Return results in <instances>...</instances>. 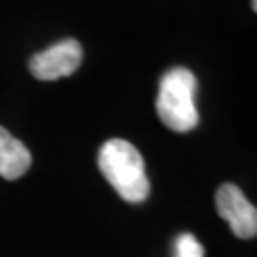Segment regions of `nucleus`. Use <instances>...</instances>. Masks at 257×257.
I'll list each match as a JSON object with an SVG mask.
<instances>
[{
  "label": "nucleus",
  "instance_id": "423d86ee",
  "mask_svg": "<svg viewBox=\"0 0 257 257\" xmlns=\"http://www.w3.org/2000/svg\"><path fill=\"white\" fill-rule=\"evenodd\" d=\"M174 257H204V246L194 234H179L174 242Z\"/></svg>",
  "mask_w": 257,
  "mask_h": 257
},
{
  "label": "nucleus",
  "instance_id": "f257e3e1",
  "mask_svg": "<svg viewBox=\"0 0 257 257\" xmlns=\"http://www.w3.org/2000/svg\"><path fill=\"white\" fill-rule=\"evenodd\" d=\"M103 177L122 200L139 204L147 200L151 185L145 174V162L139 151L126 139H109L97 155Z\"/></svg>",
  "mask_w": 257,
  "mask_h": 257
},
{
  "label": "nucleus",
  "instance_id": "f03ea898",
  "mask_svg": "<svg viewBox=\"0 0 257 257\" xmlns=\"http://www.w3.org/2000/svg\"><path fill=\"white\" fill-rule=\"evenodd\" d=\"M196 90L198 84L194 74L183 67H175L162 76L156 95V114L164 126L177 134H187L198 126Z\"/></svg>",
  "mask_w": 257,
  "mask_h": 257
},
{
  "label": "nucleus",
  "instance_id": "7ed1b4c3",
  "mask_svg": "<svg viewBox=\"0 0 257 257\" xmlns=\"http://www.w3.org/2000/svg\"><path fill=\"white\" fill-rule=\"evenodd\" d=\"M82 63V46L74 40L67 38L48 48L40 54L33 55L29 61L31 74L37 80H57L71 74Z\"/></svg>",
  "mask_w": 257,
  "mask_h": 257
},
{
  "label": "nucleus",
  "instance_id": "20e7f679",
  "mask_svg": "<svg viewBox=\"0 0 257 257\" xmlns=\"http://www.w3.org/2000/svg\"><path fill=\"white\" fill-rule=\"evenodd\" d=\"M215 208L219 217L230 225L234 236L244 240L255 238L257 234V210L244 196L236 185L225 183L215 193Z\"/></svg>",
  "mask_w": 257,
  "mask_h": 257
},
{
  "label": "nucleus",
  "instance_id": "39448f33",
  "mask_svg": "<svg viewBox=\"0 0 257 257\" xmlns=\"http://www.w3.org/2000/svg\"><path fill=\"white\" fill-rule=\"evenodd\" d=\"M31 162L33 158L29 149L14 138L8 130L0 126V177L16 181L27 174Z\"/></svg>",
  "mask_w": 257,
  "mask_h": 257
}]
</instances>
